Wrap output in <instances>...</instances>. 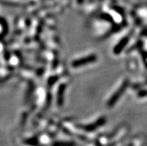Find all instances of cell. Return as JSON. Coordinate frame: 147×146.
<instances>
[{"mask_svg": "<svg viewBox=\"0 0 147 146\" xmlns=\"http://www.w3.org/2000/svg\"><path fill=\"white\" fill-rule=\"evenodd\" d=\"M127 86H128V82L126 81L125 82V83H123V84L120 87V88H119V89L116 92L115 94L111 97V98L109 102H108V105L109 106L114 105V104L115 103L118 99H119V97L121 96L122 94L124 93V91H125V89H126Z\"/></svg>", "mask_w": 147, "mask_h": 146, "instance_id": "6da1fadb", "label": "cell"}, {"mask_svg": "<svg viewBox=\"0 0 147 146\" xmlns=\"http://www.w3.org/2000/svg\"><path fill=\"white\" fill-rule=\"evenodd\" d=\"M147 96V90H143V91H140L139 94H138V96L139 97H144Z\"/></svg>", "mask_w": 147, "mask_h": 146, "instance_id": "277c9868", "label": "cell"}, {"mask_svg": "<svg viewBox=\"0 0 147 146\" xmlns=\"http://www.w3.org/2000/svg\"><path fill=\"white\" fill-rule=\"evenodd\" d=\"M128 41H129L128 37H125V38H123L122 40H120L119 44H118L117 46L115 47V48H114V52L117 54L119 53V52L123 50V48L126 46V44L128 43Z\"/></svg>", "mask_w": 147, "mask_h": 146, "instance_id": "3957f363", "label": "cell"}, {"mask_svg": "<svg viewBox=\"0 0 147 146\" xmlns=\"http://www.w3.org/2000/svg\"><path fill=\"white\" fill-rule=\"evenodd\" d=\"M96 57L95 55L89 56L88 57H84V58H82V59L77 60V61H73V66L75 67H81V66H84V65L88 64V63H90L93 61H95Z\"/></svg>", "mask_w": 147, "mask_h": 146, "instance_id": "7a4b0ae2", "label": "cell"}]
</instances>
